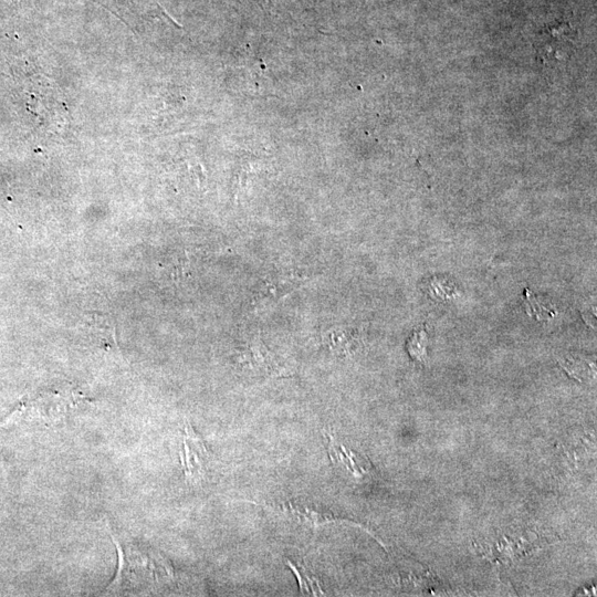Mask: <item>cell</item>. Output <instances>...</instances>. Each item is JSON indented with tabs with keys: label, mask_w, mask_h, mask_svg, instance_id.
<instances>
[{
	"label": "cell",
	"mask_w": 597,
	"mask_h": 597,
	"mask_svg": "<svg viewBox=\"0 0 597 597\" xmlns=\"http://www.w3.org/2000/svg\"><path fill=\"white\" fill-rule=\"evenodd\" d=\"M286 564L293 570V573L295 574L298 580V587H300L301 594L313 595V596L325 594L320 583L317 582V579L312 574H310L307 568H305L298 563L295 564L292 561H286Z\"/></svg>",
	"instance_id": "cell-7"
},
{
	"label": "cell",
	"mask_w": 597,
	"mask_h": 597,
	"mask_svg": "<svg viewBox=\"0 0 597 597\" xmlns=\"http://www.w3.org/2000/svg\"><path fill=\"white\" fill-rule=\"evenodd\" d=\"M112 537L118 565L106 594H140L175 582L176 570L161 553L138 542H124L115 535Z\"/></svg>",
	"instance_id": "cell-1"
},
{
	"label": "cell",
	"mask_w": 597,
	"mask_h": 597,
	"mask_svg": "<svg viewBox=\"0 0 597 597\" xmlns=\"http://www.w3.org/2000/svg\"><path fill=\"white\" fill-rule=\"evenodd\" d=\"M525 306L528 315L545 321L552 318L556 314V308L549 302H543L532 291L525 290Z\"/></svg>",
	"instance_id": "cell-8"
},
{
	"label": "cell",
	"mask_w": 597,
	"mask_h": 597,
	"mask_svg": "<svg viewBox=\"0 0 597 597\" xmlns=\"http://www.w3.org/2000/svg\"><path fill=\"white\" fill-rule=\"evenodd\" d=\"M575 32L568 23L547 27L537 36L535 50L538 63L545 70L566 64L574 51Z\"/></svg>",
	"instance_id": "cell-2"
},
{
	"label": "cell",
	"mask_w": 597,
	"mask_h": 597,
	"mask_svg": "<svg viewBox=\"0 0 597 597\" xmlns=\"http://www.w3.org/2000/svg\"><path fill=\"white\" fill-rule=\"evenodd\" d=\"M280 513L301 525L316 530L332 524L350 523L328 511L321 504L293 499L276 504Z\"/></svg>",
	"instance_id": "cell-4"
},
{
	"label": "cell",
	"mask_w": 597,
	"mask_h": 597,
	"mask_svg": "<svg viewBox=\"0 0 597 597\" xmlns=\"http://www.w3.org/2000/svg\"><path fill=\"white\" fill-rule=\"evenodd\" d=\"M237 360L244 370L254 375H272L274 370H277L273 357L261 346L254 345L244 349L237 356Z\"/></svg>",
	"instance_id": "cell-6"
},
{
	"label": "cell",
	"mask_w": 597,
	"mask_h": 597,
	"mask_svg": "<svg viewBox=\"0 0 597 597\" xmlns=\"http://www.w3.org/2000/svg\"><path fill=\"white\" fill-rule=\"evenodd\" d=\"M324 434L327 437V453L335 468H341L356 476L368 471V465H364V460L359 454L347 449L331 432L326 431Z\"/></svg>",
	"instance_id": "cell-5"
},
{
	"label": "cell",
	"mask_w": 597,
	"mask_h": 597,
	"mask_svg": "<svg viewBox=\"0 0 597 597\" xmlns=\"http://www.w3.org/2000/svg\"><path fill=\"white\" fill-rule=\"evenodd\" d=\"M427 334L423 328L416 331L408 339L407 349L417 360L423 362L426 358Z\"/></svg>",
	"instance_id": "cell-9"
},
{
	"label": "cell",
	"mask_w": 597,
	"mask_h": 597,
	"mask_svg": "<svg viewBox=\"0 0 597 597\" xmlns=\"http://www.w3.org/2000/svg\"><path fill=\"white\" fill-rule=\"evenodd\" d=\"M179 457L186 480L190 483L201 481L208 472L211 452L190 422L184 426Z\"/></svg>",
	"instance_id": "cell-3"
}]
</instances>
